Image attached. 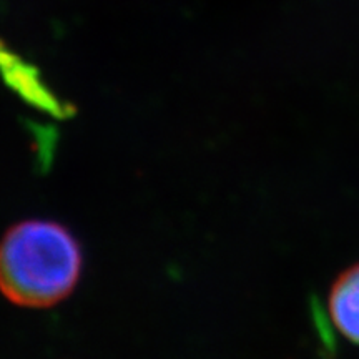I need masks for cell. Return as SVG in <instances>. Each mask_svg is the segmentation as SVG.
<instances>
[{"mask_svg": "<svg viewBox=\"0 0 359 359\" xmlns=\"http://www.w3.org/2000/svg\"><path fill=\"white\" fill-rule=\"evenodd\" d=\"M82 264L77 238L64 224L27 219L0 240V293L19 306H53L75 290Z\"/></svg>", "mask_w": 359, "mask_h": 359, "instance_id": "cell-1", "label": "cell"}, {"mask_svg": "<svg viewBox=\"0 0 359 359\" xmlns=\"http://www.w3.org/2000/svg\"><path fill=\"white\" fill-rule=\"evenodd\" d=\"M0 77L22 100L45 114L57 118H67L74 114V105L58 97L48 87L39 67L12 50L2 39H0Z\"/></svg>", "mask_w": 359, "mask_h": 359, "instance_id": "cell-2", "label": "cell"}, {"mask_svg": "<svg viewBox=\"0 0 359 359\" xmlns=\"http://www.w3.org/2000/svg\"><path fill=\"white\" fill-rule=\"evenodd\" d=\"M330 313L339 333L359 344V264L336 278L330 293Z\"/></svg>", "mask_w": 359, "mask_h": 359, "instance_id": "cell-3", "label": "cell"}]
</instances>
